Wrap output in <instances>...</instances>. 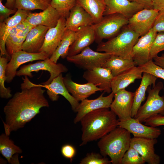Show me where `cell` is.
<instances>
[{
    "label": "cell",
    "instance_id": "cell-1",
    "mask_svg": "<svg viewBox=\"0 0 164 164\" xmlns=\"http://www.w3.org/2000/svg\"><path fill=\"white\" fill-rule=\"evenodd\" d=\"M22 79L21 91L15 93L3 108L5 133L9 136L12 132L23 128L40 113L42 108L49 106L44 95L45 90L31 82L26 76Z\"/></svg>",
    "mask_w": 164,
    "mask_h": 164
},
{
    "label": "cell",
    "instance_id": "cell-2",
    "mask_svg": "<svg viewBox=\"0 0 164 164\" xmlns=\"http://www.w3.org/2000/svg\"><path fill=\"white\" fill-rule=\"evenodd\" d=\"M109 108L93 111L81 119L82 142L80 146L100 139L118 127L117 116Z\"/></svg>",
    "mask_w": 164,
    "mask_h": 164
},
{
    "label": "cell",
    "instance_id": "cell-3",
    "mask_svg": "<svg viewBox=\"0 0 164 164\" xmlns=\"http://www.w3.org/2000/svg\"><path fill=\"white\" fill-rule=\"evenodd\" d=\"M131 133L117 127L100 139L97 145L101 155L108 156L113 164H121L123 157L130 145Z\"/></svg>",
    "mask_w": 164,
    "mask_h": 164
},
{
    "label": "cell",
    "instance_id": "cell-4",
    "mask_svg": "<svg viewBox=\"0 0 164 164\" xmlns=\"http://www.w3.org/2000/svg\"><path fill=\"white\" fill-rule=\"evenodd\" d=\"M140 36L126 26L120 33L108 40L99 43L96 50L125 59H132L133 48Z\"/></svg>",
    "mask_w": 164,
    "mask_h": 164
},
{
    "label": "cell",
    "instance_id": "cell-5",
    "mask_svg": "<svg viewBox=\"0 0 164 164\" xmlns=\"http://www.w3.org/2000/svg\"><path fill=\"white\" fill-rule=\"evenodd\" d=\"M163 88V83L161 81L152 86V88L150 86L148 87L147 91L148 93L147 100L140 106L133 118L142 123L153 115H164V95L161 96L159 95L160 91Z\"/></svg>",
    "mask_w": 164,
    "mask_h": 164
},
{
    "label": "cell",
    "instance_id": "cell-6",
    "mask_svg": "<svg viewBox=\"0 0 164 164\" xmlns=\"http://www.w3.org/2000/svg\"><path fill=\"white\" fill-rule=\"evenodd\" d=\"M129 19L119 13L103 16L99 23L93 25L96 39L99 43L104 39H110L116 35L121 28L128 23Z\"/></svg>",
    "mask_w": 164,
    "mask_h": 164
},
{
    "label": "cell",
    "instance_id": "cell-7",
    "mask_svg": "<svg viewBox=\"0 0 164 164\" xmlns=\"http://www.w3.org/2000/svg\"><path fill=\"white\" fill-rule=\"evenodd\" d=\"M41 70L48 71L50 73V76L48 80L41 83L43 84L46 85L50 83L54 78L60 74L67 72L68 69L63 64L56 63L50 58H48L35 63L22 66L19 70H17L16 76H26L32 78L33 77L32 72H37Z\"/></svg>",
    "mask_w": 164,
    "mask_h": 164
},
{
    "label": "cell",
    "instance_id": "cell-8",
    "mask_svg": "<svg viewBox=\"0 0 164 164\" xmlns=\"http://www.w3.org/2000/svg\"><path fill=\"white\" fill-rule=\"evenodd\" d=\"M112 55L105 52L95 51L88 46L80 53L72 56H67V60L86 70L102 67Z\"/></svg>",
    "mask_w": 164,
    "mask_h": 164
},
{
    "label": "cell",
    "instance_id": "cell-9",
    "mask_svg": "<svg viewBox=\"0 0 164 164\" xmlns=\"http://www.w3.org/2000/svg\"><path fill=\"white\" fill-rule=\"evenodd\" d=\"M159 11L154 9H144L131 17L126 26L140 36L144 35L152 28Z\"/></svg>",
    "mask_w": 164,
    "mask_h": 164
},
{
    "label": "cell",
    "instance_id": "cell-10",
    "mask_svg": "<svg viewBox=\"0 0 164 164\" xmlns=\"http://www.w3.org/2000/svg\"><path fill=\"white\" fill-rule=\"evenodd\" d=\"M135 92L125 89L120 90L114 94V100L110 105V110L123 121L132 117Z\"/></svg>",
    "mask_w": 164,
    "mask_h": 164
},
{
    "label": "cell",
    "instance_id": "cell-11",
    "mask_svg": "<svg viewBox=\"0 0 164 164\" xmlns=\"http://www.w3.org/2000/svg\"><path fill=\"white\" fill-rule=\"evenodd\" d=\"M46 54L42 52L31 53L23 50L13 54L6 67L5 74L7 77L6 82L11 83L14 79L17 70L22 64L36 60H43L48 58Z\"/></svg>",
    "mask_w": 164,
    "mask_h": 164
},
{
    "label": "cell",
    "instance_id": "cell-12",
    "mask_svg": "<svg viewBox=\"0 0 164 164\" xmlns=\"http://www.w3.org/2000/svg\"><path fill=\"white\" fill-rule=\"evenodd\" d=\"M157 33L152 28L146 34L141 36L133 46L132 57L135 66L143 65L151 60L150 50Z\"/></svg>",
    "mask_w": 164,
    "mask_h": 164
},
{
    "label": "cell",
    "instance_id": "cell-13",
    "mask_svg": "<svg viewBox=\"0 0 164 164\" xmlns=\"http://www.w3.org/2000/svg\"><path fill=\"white\" fill-rule=\"evenodd\" d=\"M37 85L47 89V94L49 98L52 101H57L59 95L65 97L70 104L72 110L76 112L80 103L67 89L63 82L62 73L54 78L48 84H37Z\"/></svg>",
    "mask_w": 164,
    "mask_h": 164
},
{
    "label": "cell",
    "instance_id": "cell-14",
    "mask_svg": "<svg viewBox=\"0 0 164 164\" xmlns=\"http://www.w3.org/2000/svg\"><path fill=\"white\" fill-rule=\"evenodd\" d=\"M66 18L61 17L55 26L49 29L39 52L45 53L48 58L51 57L59 44L66 30Z\"/></svg>",
    "mask_w": 164,
    "mask_h": 164
},
{
    "label": "cell",
    "instance_id": "cell-15",
    "mask_svg": "<svg viewBox=\"0 0 164 164\" xmlns=\"http://www.w3.org/2000/svg\"><path fill=\"white\" fill-rule=\"evenodd\" d=\"M118 126L125 129L135 137L157 138L161 133L159 128L144 125L132 117L118 121Z\"/></svg>",
    "mask_w": 164,
    "mask_h": 164
},
{
    "label": "cell",
    "instance_id": "cell-16",
    "mask_svg": "<svg viewBox=\"0 0 164 164\" xmlns=\"http://www.w3.org/2000/svg\"><path fill=\"white\" fill-rule=\"evenodd\" d=\"M83 77L88 82L97 87L104 93L112 92L111 84L114 77L109 69L99 67L86 70Z\"/></svg>",
    "mask_w": 164,
    "mask_h": 164
},
{
    "label": "cell",
    "instance_id": "cell-17",
    "mask_svg": "<svg viewBox=\"0 0 164 164\" xmlns=\"http://www.w3.org/2000/svg\"><path fill=\"white\" fill-rule=\"evenodd\" d=\"M157 142L156 138L134 137L131 138L130 146L138 152L145 162L149 164H159L160 158L155 153L154 148Z\"/></svg>",
    "mask_w": 164,
    "mask_h": 164
},
{
    "label": "cell",
    "instance_id": "cell-18",
    "mask_svg": "<svg viewBox=\"0 0 164 164\" xmlns=\"http://www.w3.org/2000/svg\"><path fill=\"white\" fill-rule=\"evenodd\" d=\"M104 92L95 99L87 98L81 101L76 111L77 113L74 118V123L80 122L84 116L90 112L100 108H110L114 94L111 92L108 95L104 96Z\"/></svg>",
    "mask_w": 164,
    "mask_h": 164
},
{
    "label": "cell",
    "instance_id": "cell-19",
    "mask_svg": "<svg viewBox=\"0 0 164 164\" xmlns=\"http://www.w3.org/2000/svg\"><path fill=\"white\" fill-rule=\"evenodd\" d=\"M95 39V33L93 25L80 27L75 32V39L70 47L67 56L80 53L89 46Z\"/></svg>",
    "mask_w": 164,
    "mask_h": 164
},
{
    "label": "cell",
    "instance_id": "cell-20",
    "mask_svg": "<svg viewBox=\"0 0 164 164\" xmlns=\"http://www.w3.org/2000/svg\"><path fill=\"white\" fill-rule=\"evenodd\" d=\"M106 8L104 16L119 13L129 19L144 9L142 5L128 0H104Z\"/></svg>",
    "mask_w": 164,
    "mask_h": 164
},
{
    "label": "cell",
    "instance_id": "cell-21",
    "mask_svg": "<svg viewBox=\"0 0 164 164\" xmlns=\"http://www.w3.org/2000/svg\"><path fill=\"white\" fill-rule=\"evenodd\" d=\"M94 24L91 16L77 3L66 19V29L76 32L81 27Z\"/></svg>",
    "mask_w": 164,
    "mask_h": 164
},
{
    "label": "cell",
    "instance_id": "cell-22",
    "mask_svg": "<svg viewBox=\"0 0 164 164\" xmlns=\"http://www.w3.org/2000/svg\"><path fill=\"white\" fill-rule=\"evenodd\" d=\"M63 82L69 92L78 101L87 99L97 91H102L101 89L90 83L83 84L75 83L68 74L63 77Z\"/></svg>",
    "mask_w": 164,
    "mask_h": 164
},
{
    "label": "cell",
    "instance_id": "cell-23",
    "mask_svg": "<svg viewBox=\"0 0 164 164\" xmlns=\"http://www.w3.org/2000/svg\"><path fill=\"white\" fill-rule=\"evenodd\" d=\"M61 17L58 12L50 5L40 12H30L26 20L32 26L41 25L50 28L55 26Z\"/></svg>",
    "mask_w": 164,
    "mask_h": 164
},
{
    "label": "cell",
    "instance_id": "cell-24",
    "mask_svg": "<svg viewBox=\"0 0 164 164\" xmlns=\"http://www.w3.org/2000/svg\"><path fill=\"white\" fill-rule=\"evenodd\" d=\"M49 28L43 26L38 25L32 29L26 37L22 45V50L31 53H39Z\"/></svg>",
    "mask_w": 164,
    "mask_h": 164
},
{
    "label": "cell",
    "instance_id": "cell-25",
    "mask_svg": "<svg viewBox=\"0 0 164 164\" xmlns=\"http://www.w3.org/2000/svg\"><path fill=\"white\" fill-rule=\"evenodd\" d=\"M143 73L139 66H135L114 77L111 84L112 92L115 94L125 89L137 79H141Z\"/></svg>",
    "mask_w": 164,
    "mask_h": 164
},
{
    "label": "cell",
    "instance_id": "cell-26",
    "mask_svg": "<svg viewBox=\"0 0 164 164\" xmlns=\"http://www.w3.org/2000/svg\"><path fill=\"white\" fill-rule=\"evenodd\" d=\"M157 78L150 73H143L140 85L134 92L132 117L134 118L136 115L142 102L145 100L146 92L148 87L152 85H155Z\"/></svg>",
    "mask_w": 164,
    "mask_h": 164
},
{
    "label": "cell",
    "instance_id": "cell-27",
    "mask_svg": "<svg viewBox=\"0 0 164 164\" xmlns=\"http://www.w3.org/2000/svg\"><path fill=\"white\" fill-rule=\"evenodd\" d=\"M77 3L91 16L94 24L101 20L106 8L104 0H77Z\"/></svg>",
    "mask_w": 164,
    "mask_h": 164
},
{
    "label": "cell",
    "instance_id": "cell-28",
    "mask_svg": "<svg viewBox=\"0 0 164 164\" xmlns=\"http://www.w3.org/2000/svg\"><path fill=\"white\" fill-rule=\"evenodd\" d=\"M135 66V64L132 59H125L112 55L102 67L109 69L115 77Z\"/></svg>",
    "mask_w": 164,
    "mask_h": 164
},
{
    "label": "cell",
    "instance_id": "cell-29",
    "mask_svg": "<svg viewBox=\"0 0 164 164\" xmlns=\"http://www.w3.org/2000/svg\"><path fill=\"white\" fill-rule=\"evenodd\" d=\"M75 32L66 29L60 42L50 59L56 63L60 57L66 58L70 47L75 39Z\"/></svg>",
    "mask_w": 164,
    "mask_h": 164
},
{
    "label": "cell",
    "instance_id": "cell-30",
    "mask_svg": "<svg viewBox=\"0 0 164 164\" xmlns=\"http://www.w3.org/2000/svg\"><path fill=\"white\" fill-rule=\"evenodd\" d=\"M9 136L5 133H2L0 136V152L9 163H11L13 155L22 153V151L14 144Z\"/></svg>",
    "mask_w": 164,
    "mask_h": 164
},
{
    "label": "cell",
    "instance_id": "cell-31",
    "mask_svg": "<svg viewBox=\"0 0 164 164\" xmlns=\"http://www.w3.org/2000/svg\"><path fill=\"white\" fill-rule=\"evenodd\" d=\"M51 0H15V8L29 11H43L50 5Z\"/></svg>",
    "mask_w": 164,
    "mask_h": 164
},
{
    "label": "cell",
    "instance_id": "cell-32",
    "mask_svg": "<svg viewBox=\"0 0 164 164\" xmlns=\"http://www.w3.org/2000/svg\"><path fill=\"white\" fill-rule=\"evenodd\" d=\"M30 13L29 11L17 9L13 16L9 17L3 22H0V29L6 30L16 26L25 21Z\"/></svg>",
    "mask_w": 164,
    "mask_h": 164
},
{
    "label": "cell",
    "instance_id": "cell-33",
    "mask_svg": "<svg viewBox=\"0 0 164 164\" xmlns=\"http://www.w3.org/2000/svg\"><path fill=\"white\" fill-rule=\"evenodd\" d=\"M9 59L5 56H0V96L2 98L9 99L12 97L10 87L6 88L5 86V82L7 77L5 70Z\"/></svg>",
    "mask_w": 164,
    "mask_h": 164
},
{
    "label": "cell",
    "instance_id": "cell-34",
    "mask_svg": "<svg viewBox=\"0 0 164 164\" xmlns=\"http://www.w3.org/2000/svg\"><path fill=\"white\" fill-rule=\"evenodd\" d=\"M77 0H51L50 5L66 19L71 9L76 5Z\"/></svg>",
    "mask_w": 164,
    "mask_h": 164
},
{
    "label": "cell",
    "instance_id": "cell-35",
    "mask_svg": "<svg viewBox=\"0 0 164 164\" xmlns=\"http://www.w3.org/2000/svg\"><path fill=\"white\" fill-rule=\"evenodd\" d=\"M26 37H20L9 34L5 42V47L9 55L11 56L15 53L22 50V47Z\"/></svg>",
    "mask_w": 164,
    "mask_h": 164
},
{
    "label": "cell",
    "instance_id": "cell-36",
    "mask_svg": "<svg viewBox=\"0 0 164 164\" xmlns=\"http://www.w3.org/2000/svg\"><path fill=\"white\" fill-rule=\"evenodd\" d=\"M145 162L138 152L130 146L124 154L121 164H144Z\"/></svg>",
    "mask_w": 164,
    "mask_h": 164
},
{
    "label": "cell",
    "instance_id": "cell-37",
    "mask_svg": "<svg viewBox=\"0 0 164 164\" xmlns=\"http://www.w3.org/2000/svg\"><path fill=\"white\" fill-rule=\"evenodd\" d=\"M139 67L143 73H150L157 78L164 80V69L155 64L153 60H150L146 63Z\"/></svg>",
    "mask_w": 164,
    "mask_h": 164
},
{
    "label": "cell",
    "instance_id": "cell-38",
    "mask_svg": "<svg viewBox=\"0 0 164 164\" xmlns=\"http://www.w3.org/2000/svg\"><path fill=\"white\" fill-rule=\"evenodd\" d=\"M94 152L88 153L80 161V164H109L111 161L106 157Z\"/></svg>",
    "mask_w": 164,
    "mask_h": 164
},
{
    "label": "cell",
    "instance_id": "cell-39",
    "mask_svg": "<svg viewBox=\"0 0 164 164\" xmlns=\"http://www.w3.org/2000/svg\"><path fill=\"white\" fill-rule=\"evenodd\" d=\"M164 50V32L157 33L152 43L150 52V59L158 56L160 52Z\"/></svg>",
    "mask_w": 164,
    "mask_h": 164
},
{
    "label": "cell",
    "instance_id": "cell-40",
    "mask_svg": "<svg viewBox=\"0 0 164 164\" xmlns=\"http://www.w3.org/2000/svg\"><path fill=\"white\" fill-rule=\"evenodd\" d=\"M145 125L154 127L164 125V115L156 114L146 119Z\"/></svg>",
    "mask_w": 164,
    "mask_h": 164
},
{
    "label": "cell",
    "instance_id": "cell-41",
    "mask_svg": "<svg viewBox=\"0 0 164 164\" xmlns=\"http://www.w3.org/2000/svg\"><path fill=\"white\" fill-rule=\"evenodd\" d=\"M152 28L157 33L164 32V9L159 11Z\"/></svg>",
    "mask_w": 164,
    "mask_h": 164
},
{
    "label": "cell",
    "instance_id": "cell-42",
    "mask_svg": "<svg viewBox=\"0 0 164 164\" xmlns=\"http://www.w3.org/2000/svg\"><path fill=\"white\" fill-rule=\"evenodd\" d=\"M61 152L62 155L64 158L70 159V161L72 162L76 154V150L73 145L69 144H66L62 146Z\"/></svg>",
    "mask_w": 164,
    "mask_h": 164
},
{
    "label": "cell",
    "instance_id": "cell-43",
    "mask_svg": "<svg viewBox=\"0 0 164 164\" xmlns=\"http://www.w3.org/2000/svg\"><path fill=\"white\" fill-rule=\"evenodd\" d=\"M3 0H0V22L4 21L9 17L11 14H14L17 11L16 8L11 9L4 5L2 3Z\"/></svg>",
    "mask_w": 164,
    "mask_h": 164
},
{
    "label": "cell",
    "instance_id": "cell-44",
    "mask_svg": "<svg viewBox=\"0 0 164 164\" xmlns=\"http://www.w3.org/2000/svg\"><path fill=\"white\" fill-rule=\"evenodd\" d=\"M129 1L137 3L142 5L144 9H153L152 0H128Z\"/></svg>",
    "mask_w": 164,
    "mask_h": 164
},
{
    "label": "cell",
    "instance_id": "cell-45",
    "mask_svg": "<svg viewBox=\"0 0 164 164\" xmlns=\"http://www.w3.org/2000/svg\"><path fill=\"white\" fill-rule=\"evenodd\" d=\"M153 60L155 64L164 69V53H162L160 56H156Z\"/></svg>",
    "mask_w": 164,
    "mask_h": 164
},
{
    "label": "cell",
    "instance_id": "cell-46",
    "mask_svg": "<svg viewBox=\"0 0 164 164\" xmlns=\"http://www.w3.org/2000/svg\"><path fill=\"white\" fill-rule=\"evenodd\" d=\"M153 9L160 11L164 9V0H152Z\"/></svg>",
    "mask_w": 164,
    "mask_h": 164
},
{
    "label": "cell",
    "instance_id": "cell-47",
    "mask_svg": "<svg viewBox=\"0 0 164 164\" xmlns=\"http://www.w3.org/2000/svg\"><path fill=\"white\" fill-rule=\"evenodd\" d=\"M35 26H32L26 28L19 32L16 36L20 37H25L32 29Z\"/></svg>",
    "mask_w": 164,
    "mask_h": 164
},
{
    "label": "cell",
    "instance_id": "cell-48",
    "mask_svg": "<svg viewBox=\"0 0 164 164\" xmlns=\"http://www.w3.org/2000/svg\"><path fill=\"white\" fill-rule=\"evenodd\" d=\"M15 0H6L5 6L7 8L14 9L15 8Z\"/></svg>",
    "mask_w": 164,
    "mask_h": 164
}]
</instances>
